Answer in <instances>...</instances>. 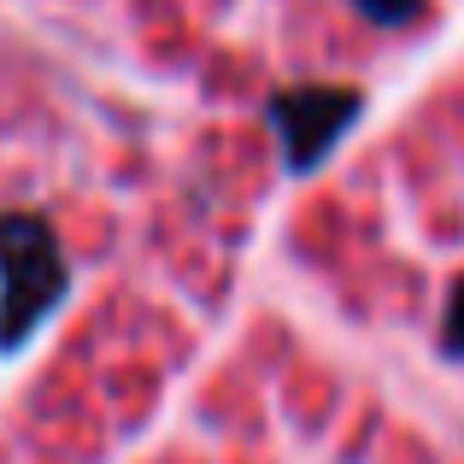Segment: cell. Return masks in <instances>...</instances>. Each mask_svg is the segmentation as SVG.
<instances>
[{
    "mask_svg": "<svg viewBox=\"0 0 464 464\" xmlns=\"http://www.w3.org/2000/svg\"><path fill=\"white\" fill-rule=\"evenodd\" d=\"M359 118V89H335V82H300V89L271 94V124L283 136L288 170H312L317 159L335 148V136Z\"/></svg>",
    "mask_w": 464,
    "mask_h": 464,
    "instance_id": "7a4b0ae2",
    "label": "cell"
},
{
    "mask_svg": "<svg viewBox=\"0 0 464 464\" xmlns=\"http://www.w3.org/2000/svg\"><path fill=\"white\" fill-rule=\"evenodd\" d=\"M353 6H359L364 18H376V24H411L423 12V0H353Z\"/></svg>",
    "mask_w": 464,
    "mask_h": 464,
    "instance_id": "277c9868",
    "label": "cell"
},
{
    "mask_svg": "<svg viewBox=\"0 0 464 464\" xmlns=\"http://www.w3.org/2000/svg\"><path fill=\"white\" fill-rule=\"evenodd\" d=\"M441 347H447V359H464V276H459V283H453V300H447Z\"/></svg>",
    "mask_w": 464,
    "mask_h": 464,
    "instance_id": "3957f363",
    "label": "cell"
},
{
    "mask_svg": "<svg viewBox=\"0 0 464 464\" xmlns=\"http://www.w3.org/2000/svg\"><path fill=\"white\" fill-rule=\"evenodd\" d=\"M71 271L47 218L0 212V353H18L65 300Z\"/></svg>",
    "mask_w": 464,
    "mask_h": 464,
    "instance_id": "6da1fadb",
    "label": "cell"
}]
</instances>
